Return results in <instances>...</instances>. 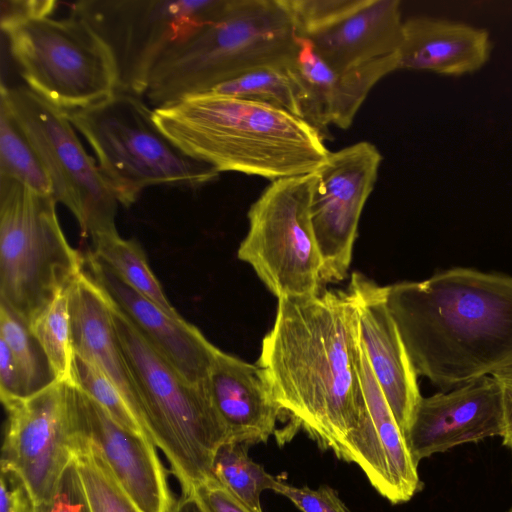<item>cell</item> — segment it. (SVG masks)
I'll return each mask as SVG.
<instances>
[{
  "label": "cell",
  "mask_w": 512,
  "mask_h": 512,
  "mask_svg": "<svg viewBox=\"0 0 512 512\" xmlns=\"http://www.w3.org/2000/svg\"><path fill=\"white\" fill-rule=\"evenodd\" d=\"M299 49L282 0H226L214 19L160 57L144 96L154 109L169 106L260 67L293 66Z\"/></svg>",
  "instance_id": "obj_4"
},
{
  "label": "cell",
  "mask_w": 512,
  "mask_h": 512,
  "mask_svg": "<svg viewBox=\"0 0 512 512\" xmlns=\"http://www.w3.org/2000/svg\"><path fill=\"white\" fill-rule=\"evenodd\" d=\"M315 174L270 182L250 206L249 229L237 257L278 299L322 287L323 262L310 218Z\"/></svg>",
  "instance_id": "obj_9"
},
{
  "label": "cell",
  "mask_w": 512,
  "mask_h": 512,
  "mask_svg": "<svg viewBox=\"0 0 512 512\" xmlns=\"http://www.w3.org/2000/svg\"><path fill=\"white\" fill-rule=\"evenodd\" d=\"M492 49L489 32L463 22L434 17L404 21L399 69L462 76L480 70Z\"/></svg>",
  "instance_id": "obj_22"
},
{
  "label": "cell",
  "mask_w": 512,
  "mask_h": 512,
  "mask_svg": "<svg viewBox=\"0 0 512 512\" xmlns=\"http://www.w3.org/2000/svg\"><path fill=\"white\" fill-rule=\"evenodd\" d=\"M83 271L191 384L203 386L219 348L183 317L175 318L131 287L91 250Z\"/></svg>",
  "instance_id": "obj_18"
},
{
  "label": "cell",
  "mask_w": 512,
  "mask_h": 512,
  "mask_svg": "<svg viewBox=\"0 0 512 512\" xmlns=\"http://www.w3.org/2000/svg\"><path fill=\"white\" fill-rule=\"evenodd\" d=\"M0 396L2 403L26 397L17 363L8 347L0 339Z\"/></svg>",
  "instance_id": "obj_35"
},
{
  "label": "cell",
  "mask_w": 512,
  "mask_h": 512,
  "mask_svg": "<svg viewBox=\"0 0 512 512\" xmlns=\"http://www.w3.org/2000/svg\"><path fill=\"white\" fill-rule=\"evenodd\" d=\"M209 92L261 102L311 121L308 92L293 66L260 67Z\"/></svg>",
  "instance_id": "obj_23"
},
{
  "label": "cell",
  "mask_w": 512,
  "mask_h": 512,
  "mask_svg": "<svg viewBox=\"0 0 512 512\" xmlns=\"http://www.w3.org/2000/svg\"><path fill=\"white\" fill-rule=\"evenodd\" d=\"M110 304L114 330L140 395L141 426L168 459L181 493L192 492L197 484L213 478L214 456L228 441L227 429L206 384L189 383L123 312Z\"/></svg>",
  "instance_id": "obj_5"
},
{
  "label": "cell",
  "mask_w": 512,
  "mask_h": 512,
  "mask_svg": "<svg viewBox=\"0 0 512 512\" xmlns=\"http://www.w3.org/2000/svg\"><path fill=\"white\" fill-rule=\"evenodd\" d=\"M347 290L357 308L365 354L406 438L422 396L418 375L387 306L386 286L352 272Z\"/></svg>",
  "instance_id": "obj_17"
},
{
  "label": "cell",
  "mask_w": 512,
  "mask_h": 512,
  "mask_svg": "<svg viewBox=\"0 0 512 512\" xmlns=\"http://www.w3.org/2000/svg\"><path fill=\"white\" fill-rule=\"evenodd\" d=\"M71 448L90 512H141L92 442L72 434Z\"/></svg>",
  "instance_id": "obj_25"
},
{
  "label": "cell",
  "mask_w": 512,
  "mask_h": 512,
  "mask_svg": "<svg viewBox=\"0 0 512 512\" xmlns=\"http://www.w3.org/2000/svg\"><path fill=\"white\" fill-rule=\"evenodd\" d=\"M74 373L75 385L95 400L119 425L147 437L120 391L93 363L75 354Z\"/></svg>",
  "instance_id": "obj_31"
},
{
  "label": "cell",
  "mask_w": 512,
  "mask_h": 512,
  "mask_svg": "<svg viewBox=\"0 0 512 512\" xmlns=\"http://www.w3.org/2000/svg\"><path fill=\"white\" fill-rule=\"evenodd\" d=\"M418 376L446 392L512 362V276L454 267L386 286Z\"/></svg>",
  "instance_id": "obj_2"
},
{
  "label": "cell",
  "mask_w": 512,
  "mask_h": 512,
  "mask_svg": "<svg viewBox=\"0 0 512 512\" xmlns=\"http://www.w3.org/2000/svg\"><path fill=\"white\" fill-rule=\"evenodd\" d=\"M71 434L92 442L141 512H170L175 499L155 444L119 425L78 386L71 388Z\"/></svg>",
  "instance_id": "obj_15"
},
{
  "label": "cell",
  "mask_w": 512,
  "mask_h": 512,
  "mask_svg": "<svg viewBox=\"0 0 512 512\" xmlns=\"http://www.w3.org/2000/svg\"><path fill=\"white\" fill-rule=\"evenodd\" d=\"M4 101L39 157L56 202L76 218L84 237L117 231V200L78 139L67 113L26 87L1 85Z\"/></svg>",
  "instance_id": "obj_11"
},
{
  "label": "cell",
  "mask_w": 512,
  "mask_h": 512,
  "mask_svg": "<svg viewBox=\"0 0 512 512\" xmlns=\"http://www.w3.org/2000/svg\"><path fill=\"white\" fill-rule=\"evenodd\" d=\"M248 446L223 443L214 456L212 476L254 512H262L260 495L264 490H273L278 478L249 457Z\"/></svg>",
  "instance_id": "obj_27"
},
{
  "label": "cell",
  "mask_w": 512,
  "mask_h": 512,
  "mask_svg": "<svg viewBox=\"0 0 512 512\" xmlns=\"http://www.w3.org/2000/svg\"><path fill=\"white\" fill-rule=\"evenodd\" d=\"M206 386L228 441L251 445L267 441L276 432L283 413L257 364L219 350Z\"/></svg>",
  "instance_id": "obj_20"
},
{
  "label": "cell",
  "mask_w": 512,
  "mask_h": 512,
  "mask_svg": "<svg viewBox=\"0 0 512 512\" xmlns=\"http://www.w3.org/2000/svg\"><path fill=\"white\" fill-rule=\"evenodd\" d=\"M358 313L349 291L278 299L256 364L291 425L346 462L365 413Z\"/></svg>",
  "instance_id": "obj_1"
},
{
  "label": "cell",
  "mask_w": 512,
  "mask_h": 512,
  "mask_svg": "<svg viewBox=\"0 0 512 512\" xmlns=\"http://www.w3.org/2000/svg\"><path fill=\"white\" fill-rule=\"evenodd\" d=\"M273 491L288 498L302 512H349L336 491L328 486L313 490L278 479Z\"/></svg>",
  "instance_id": "obj_32"
},
{
  "label": "cell",
  "mask_w": 512,
  "mask_h": 512,
  "mask_svg": "<svg viewBox=\"0 0 512 512\" xmlns=\"http://www.w3.org/2000/svg\"><path fill=\"white\" fill-rule=\"evenodd\" d=\"M309 96L310 123L323 134L329 125L348 129L372 88L386 75L399 70L398 53L364 66L336 72L300 38L293 65Z\"/></svg>",
  "instance_id": "obj_21"
},
{
  "label": "cell",
  "mask_w": 512,
  "mask_h": 512,
  "mask_svg": "<svg viewBox=\"0 0 512 512\" xmlns=\"http://www.w3.org/2000/svg\"><path fill=\"white\" fill-rule=\"evenodd\" d=\"M71 284L58 293L29 329L40 344L55 379L75 385V352L70 316Z\"/></svg>",
  "instance_id": "obj_26"
},
{
  "label": "cell",
  "mask_w": 512,
  "mask_h": 512,
  "mask_svg": "<svg viewBox=\"0 0 512 512\" xmlns=\"http://www.w3.org/2000/svg\"><path fill=\"white\" fill-rule=\"evenodd\" d=\"M491 376L501 391L504 418L502 444L512 453V362L495 371Z\"/></svg>",
  "instance_id": "obj_36"
},
{
  "label": "cell",
  "mask_w": 512,
  "mask_h": 512,
  "mask_svg": "<svg viewBox=\"0 0 512 512\" xmlns=\"http://www.w3.org/2000/svg\"><path fill=\"white\" fill-rule=\"evenodd\" d=\"M56 203L0 178V303L28 326L83 270L84 254L66 239Z\"/></svg>",
  "instance_id": "obj_7"
},
{
  "label": "cell",
  "mask_w": 512,
  "mask_h": 512,
  "mask_svg": "<svg viewBox=\"0 0 512 512\" xmlns=\"http://www.w3.org/2000/svg\"><path fill=\"white\" fill-rule=\"evenodd\" d=\"M71 387L55 380L28 397L3 403L2 471L15 475L35 503L52 496L73 459Z\"/></svg>",
  "instance_id": "obj_13"
},
{
  "label": "cell",
  "mask_w": 512,
  "mask_h": 512,
  "mask_svg": "<svg viewBox=\"0 0 512 512\" xmlns=\"http://www.w3.org/2000/svg\"><path fill=\"white\" fill-rule=\"evenodd\" d=\"M501 391L492 376L421 398L406 442L419 462L458 445L502 436Z\"/></svg>",
  "instance_id": "obj_16"
},
{
  "label": "cell",
  "mask_w": 512,
  "mask_h": 512,
  "mask_svg": "<svg viewBox=\"0 0 512 512\" xmlns=\"http://www.w3.org/2000/svg\"><path fill=\"white\" fill-rule=\"evenodd\" d=\"M170 512H205L193 492L181 493Z\"/></svg>",
  "instance_id": "obj_37"
},
{
  "label": "cell",
  "mask_w": 512,
  "mask_h": 512,
  "mask_svg": "<svg viewBox=\"0 0 512 512\" xmlns=\"http://www.w3.org/2000/svg\"><path fill=\"white\" fill-rule=\"evenodd\" d=\"M88 141L98 168L125 207L148 187L195 188L215 180L219 172L178 148L158 127L141 96L115 91L88 108L66 112Z\"/></svg>",
  "instance_id": "obj_6"
},
{
  "label": "cell",
  "mask_w": 512,
  "mask_h": 512,
  "mask_svg": "<svg viewBox=\"0 0 512 512\" xmlns=\"http://www.w3.org/2000/svg\"><path fill=\"white\" fill-rule=\"evenodd\" d=\"M0 339L9 347L19 368L26 397L56 379L49 362L29 326L0 303Z\"/></svg>",
  "instance_id": "obj_29"
},
{
  "label": "cell",
  "mask_w": 512,
  "mask_h": 512,
  "mask_svg": "<svg viewBox=\"0 0 512 512\" xmlns=\"http://www.w3.org/2000/svg\"><path fill=\"white\" fill-rule=\"evenodd\" d=\"M11 492V512H90L74 460L65 468L52 496L35 503L22 482L13 474L1 472Z\"/></svg>",
  "instance_id": "obj_30"
},
{
  "label": "cell",
  "mask_w": 512,
  "mask_h": 512,
  "mask_svg": "<svg viewBox=\"0 0 512 512\" xmlns=\"http://www.w3.org/2000/svg\"><path fill=\"white\" fill-rule=\"evenodd\" d=\"M0 178L20 182L43 195H53L51 181L31 143L0 100Z\"/></svg>",
  "instance_id": "obj_28"
},
{
  "label": "cell",
  "mask_w": 512,
  "mask_h": 512,
  "mask_svg": "<svg viewBox=\"0 0 512 512\" xmlns=\"http://www.w3.org/2000/svg\"><path fill=\"white\" fill-rule=\"evenodd\" d=\"M184 153L220 172L277 180L312 174L331 151L309 122L270 105L206 92L154 109Z\"/></svg>",
  "instance_id": "obj_3"
},
{
  "label": "cell",
  "mask_w": 512,
  "mask_h": 512,
  "mask_svg": "<svg viewBox=\"0 0 512 512\" xmlns=\"http://www.w3.org/2000/svg\"><path fill=\"white\" fill-rule=\"evenodd\" d=\"M299 38L336 72L397 54L403 38L399 0H282Z\"/></svg>",
  "instance_id": "obj_12"
},
{
  "label": "cell",
  "mask_w": 512,
  "mask_h": 512,
  "mask_svg": "<svg viewBox=\"0 0 512 512\" xmlns=\"http://www.w3.org/2000/svg\"><path fill=\"white\" fill-rule=\"evenodd\" d=\"M4 34L29 89L63 112L93 106L117 90L110 50L77 15L30 20Z\"/></svg>",
  "instance_id": "obj_8"
},
{
  "label": "cell",
  "mask_w": 512,
  "mask_h": 512,
  "mask_svg": "<svg viewBox=\"0 0 512 512\" xmlns=\"http://www.w3.org/2000/svg\"><path fill=\"white\" fill-rule=\"evenodd\" d=\"M226 0H82L70 13L86 21L110 50L117 90L144 96L151 72L175 43L214 19Z\"/></svg>",
  "instance_id": "obj_10"
},
{
  "label": "cell",
  "mask_w": 512,
  "mask_h": 512,
  "mask_svg": "<svg viewBox=\"0 0 512 512\" xmlns=\"http://www.w3.org/2000/svg\"><path fill=\"white\" fill-rule=\"evenodd\" d=\"M358 371L365 413L350 462L356 463L372 486L391 503L407 502L422 487L418 465L371 369L360 335Z\"/></svg>",
  "instance_id": "obj_19"
},
{
  "label": "cell",
  "mask_w": 512,
  "mask_h": 512,
  "mask_svg": "<svg viewBox=\"0 0 512 512\" xmlns=\"http://www.w3.org/2000/svg\"><path fill=\"white\" fill-rule=\"evenodd\" d=\"M192 492L205 512H254L214 478L197 484Z\"/></svg>",
  "instance_id": "obj_34"
},
{
  "label": "cell",
  "mask_w": 512,
  "mask_h": 512,
  "mask_svg": "<svg viewBox=\"0 0 512 512\" xmlns=\"http://www.w3.org/2000/svg\"><path fill=\"white\" fill-rule=\"evenodd\" d=\"M381 162L378 148L360 141L330 152L314 172L310 218L323 262L324 285L340 282L348 275L360 216Z\"/></svg>",
  "instance_id": "obj_14"
},
{
  "label": "cell",
  "mask_w": 512,
  "mask_h": 512,
  "mask_svg": "<svg viewBox=\"0 0 512 512\" xmlns=\"http://www.w3.org/2000/svg\"><path fill=\"white\" fill-rule=\"evenodd\" d=\"M92 239L91 252L111 267L131 287L153 301L170 316H182L171 305L149 267L144 251L135 240L123 239L117 231L100 233Z\"/></svg>",
  "instance_id": "obj_24"
},
{
  "label": "cell",
  "mask_w": 512,
  "mask_h": 512,
  "mask_svg": "<svg viewBox=\"0 0 512 512\" xmlns=\"http://www.w3.org/2000/svg\"><path fill=\"white\" fill-rule=\"evenodd\" d=\"M58 2L52 0H1L3 33L30 20L50 17Z\"/></svg>",
  "instance_id": "obj_33"
},
{
  "label": "cell",
  "mask_w": 512,
  "mask_h": 512,
  "mask_svg": "<svg viewBox=\"0 0 512 512\" xmlns=\"http://www.w3.org/2000/svg\"><path fill=\"white\" fill-rule=\"evenodd\" d=\"M507 512H512V507Z\"/></svg>",
  "instance_id": "obj_38"
}]
</instances>
